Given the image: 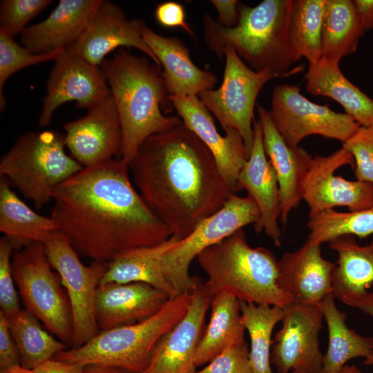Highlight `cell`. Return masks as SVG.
I'll return each instance as SVG.
<instances>
[{
    "label": "cell",
    "mask_w": 373,
    "mask_h": 373,
    "mask_svg": "<svg viewBox=\"0 0 373 373\" xmlns=\"http://www.w3.org/2000/svg\"><path fill=\"white\" fill-rule=\"evenodd\" d=\"M122 158L84 167L56 187L51 218L75 250L108 263L168 240V228L134 188Z\"/></svg>",
    "instance_id": "6da1fadb"
},
{
    "label": "cell",
    "mask_w": 373,
    "mask_h": 373,
    "mask_svg": "<svg viewBox=\"0 0 373 373\" xmlns=\"http://www.w3.org/2000/svg\"><path fill=\"white\" fill-rule=\"evenodd\" d=\"M128 166L149 209L182 239L232 193L210 150L183 122L147 137Z\"/></svg>",
    "instance_id": "7a4b0ae2"
},
{
    "label": "cell",
    "mask_w": 373,
    "mask_h": 373,
    "mask_svg": "<svg viewBox=\"0 0 373 373\" xmlns=\"http://www.w3.org/2000/svg\"><path fill=\"white\" fill-rule=\"evenodd\" d=\"M149 57L121 48L100 64L114 100L122 128L121 158L128 165L149 136L171 129L182 120L165 115L173 106L161 67Z\"/></svg>",
    "instance_id": "3957f363"
},
{
    "label": "cell",
    "mask_w": 373,
    "mask_h": 373,
    "mask_svg": "<svg viewBox=\"0 0 373 373\" xmlns=\"http://www.w3.org/2000/svg\"><path fill=\"white\" fill-rule=\"evenodd\" d=\"M291 5L292 0H264L253 7L240 3L238 22L231 28L207 14L202 19L205 42L219 59L229 47L255 71L269 69L276 77L287 75L300 59L289 39Z\"/></svg>",
    "instance_id": "277c9868"
},
{
    "label": "cell",
    "mask_w": 373,
    "mask_h": 373,
    "mask_svg": "<svg viewBox=\"0 0 373 373\" xmlns=\"http://www.w3.org/2000/svg\"><path fill=\"white\" fill-rule=\"evenodd\" d=\"M196 258L208 278L202 286L212 298L228 294L240 301L283 308L291 303L277 285L278 260L265 247H251L242 229Z\"/></svg>",
    "instance_id": "5b68a950"
},
{
    "label": "cell",
    "mask_w": 373,
    "mask_h": 373,
    "mask_svg": "<svg viewBox=\"0 0 373 373\" xmlns=\"http://www.w3.org/2000/svg\"><path fill=\"white\" fill-rule=\"evenodd\" d=\"M192 292L171 298L151 318L133 325L100 331L78 348H68L53 358L82 363L113 366L140 373L149 363L160 339L186 315Z\"/></svg>",
    "instance_id": "8992f818"
},
{
    "label": "cell",
    "mask_w": 373,
    "mask_h": 373,
    "mask_svg": "<svg viewBox=\"0 0 373 373\" xmlns=\"http://www.w3.org/2000/svg\"><path fill=\"white\" fill-rule=\"evenodd\" d=\"M66 146L60 132L28 131L1 157L0 176L40 209L53 200L57 186L84 168Z\"/></svg>",
    "instance_id": "52a82bcc"
},
{
    "label": "cell",
    "mask_w": 373,
    "mask_h": 373,
    "mask_svg": "<svg viewBox=\"0 0 373 373\" xmlns=\"http://www.w3.org/2000/svg\"><path fill=\"white\" fill-rule=\"evenodd\" d=\"M11 265L25 309L70 348L73 329L70 301L59 275L52 271L44 244L35 242L14 251Z\"/></svg>",
    "instance_id": "ba28073f"
},
{
    "label": "cell",
    "mask_w": 373,
    "mask_h": 373,
    "mask_svg": "<svg viewBox=\"0 0 373 373\" xmlns=\"http://www.w3.org/2000/svg\"><path fill=\"white\" fill-rule=\"evenodd\" d=\"M259 218V209L250 196L232 193L218 211L202 221L164 254L160 262L164 276L180 294L193 291L203 284L200 278L189 274L193 259L236 231L254 224Z\"/></svg>",
    "instance_id": "9c48e42d"
},
{
    "label": "cell",
    "mask_w": 373,
    "mask_h": 373,
    "mask_svg": "<svg viewBox=\"0 0 373 373\" xmlns=\"http://www.w3.org/2000/svg\"><path fill=\"white\" fill-rule=\"evenodd\" d=\"M224 57L225 66L220 87L205 90L198 97L224 130L231 128L239 133L249 157L254 142L256 99L263 86L277 77L269 69L254 70L231 48L224 50Z\"/></svg>",
    "instance_id": "30bf717a"
},
{
    "label": "cell",
    "mask_w": 373,
    "mask_h": 373,
    "mask_svg": "<svg viewBox=\"0 0 373 373\" xmlns=\"http://www.w3.org/2000/svg\"><path fill=\"white\" fill-rule=\"evenodd\" d=\"M44 244L48 261L58 273L70 301L73 329L70 348H78L100 332L95 317V300L107 263L93 261L84 265L78 253L59 231Z\"/></svg>",
    "instance_id": "8fae6325"
},
{
    "label": "cell",
    "mask_w": 373,
    "mask_h": 373,
    "mask_svg": "<svg viewBox=\"0 0 373 373\" xmlns=\"http://www.w3.org/2000/svg\"><path fill=\"white\" fill-rule=\"evenodd\" d=\"M268 111L277 131L291 148L298 146L303 139L313 135L344 143L360 127L346 113L309 100L296 85H276Z\"/></svg>",
    "instance_id": "7c38bea8"
},
{
    "label": "cell",
    "mask_w": 373,
    "mask_h": 373,
    "mask_svg": "<svg viewBox=\"0 0 373 373\" xmlns=\"http://www.w3.org/2000/svg\"><path fill=\"white\" fill-rule=\"evenodd\" d=\"M345 165L353 167L354 158L343 146L329 155L312 157L301 184L309 217L336 207H345L353 211L373 206V182L348 180L335 175Z\"/></svg>",
    "instance_id": "4fadbf2b"
},
{
    "label": "cell",
    "mask_w": 373,
    "mask_h": 373,
    "mask_svg": "<svg viewBox=\"0 0 373 373\" xmlns=\"http://www.w3.org/2000/svg\"><path fill=\"white\" fill-rule=\"evenodd\" d=\"M323 314L319 305L291 303L284 307L282 327L273 341L271 363L277 373L300 370L320 373L324 354L318 334Z\"/></svg>",
    "instance_id": "5bb4252c"
},
{
    "label": "cell",
    "mask_w": 373,
    "mask_h": 373,
    "mask_svg": "<svg viewBox=\"0 0 373 373\" xmlns=\"http://www.w3.org/2000/svg\"><path fill=\"white\" fill-rule=\"evenodd\" d=\"M46 90L39 117L41 127L49 124L55 110L66 102L75 101L77 107L88 111L111 95L101 67L68 49L55 60Z\"/></svg>",
    "instance_id": "9a60e30c"
},
{
    "label": "cell",
    "mask_w": 373,
    "mask_h": 373,
    "mask_svg": "<svg viewBox=\"0 0 373 373\" xmlns=\"http://www.w3.org/2000/svg\"><path fill=\"white\" fill-rule=\"evenodd\" d=\"M146 26L144 19H129L115 3L102 0L84 32L67 49L90 64L100 66L106 56L113 50L133 47L160 66L158 59L144 39L143 32Z\"/></svg>",
    "instance_id": "2e32d148"
},
{
    "label": "cell",
    "mask_w": 373,
    "mask_h": 373,
    "mask_svg": "<svg viewBox=\"0 0 373 373\" xmlns=\"http://www.w3.org/2000/svg\"><path fill=\"white\" fill-rule=\"evenodd\" d=\"M66 146L72 157L90 167L121 155L122 134L111 94L84 116L64 124Z\"/></svg>",
    "instance_id": "e0dca14e"
},
{
    "label": "cell",
    "mask_w": 373,
    "mask_h": 373,
    "mask_svg": "<svg viewBox=\"0 0 373 373\" xmlns=\"http://www.w3.org/2000/svg\"><path fill=\"white\" fill-rule=\"evenodd\" d=\"M169 99L185 126L210 150L221 176L232 193L240 190L238 178L248 155L239 133L227 128L225 135H221L211 113L198 96H169Z\"/></svg>",
    "instance_id": "ac0fdd59"
},
{
    "label": "cell",
    "mask_w": 373,
    "mask_h": 373,
    "mask_svg": "<svg viewBox=\"0 0 373 373\" xmlns=\"http://www.w3.org/2000/svg\"><path fill=\"white\" fill-rule=\"evenodd\" d=\"M202 285L192 291L186 315L160 339L148 365L140 373H189L196 370V347L213 299Z\"/></svg>",
    "instance_id": "d6986e66"
},
{
    "label": "cell",
    "mask_w": 373,
    "mask_h": 373,
    "mask_svg": "<svg viewBox=\"0 0 373 373\" xmlns=\"http://www.w3.org/2000/svg\"><path fill=\"white\" fill-rule=\"evenodd\" d=\"M321 245L305 241L278 261L277 285L293 304L319 305L333 293L332 272L336 263L323 257Z\"/></svg>",
    "instance_id": "ffe728a7"
},
{
    "label": "cell",
    "mask_w": 373,
    "mask_h": 373,
    "mask_svg": "<svg viewBox=\"0 0 373 373\" xmlns=\"http://www.w3.org/2000/svg\"><path fill=\"white\" fill-rule=\"evenodd\" d=\"M169 295L144 283L99 285L95 300V317L99 331L145 321L159 312Z\"/></svg>",
    "instance_id": "44dd1931"
},
{
    "label": "cell",
    "mask_w": 373,
    "mask_h": 373,
    "mask_svg": "<svg viewBox=\"0 0 373 373\" xmlns=\"http://www.w3.org/2000/svg\"><path fill=\"white\" fill-rule=\"evenodd\" d=\"M254 142L250 155L241 169L238 183L256 203L260 218L254 224L256 232L264 231L277 247L281 245L278 220L280 214V191L276 173L266 155L262 126L254 121Z\"/></svg>",
    "instance_id": "7402d4cb"
},
{
    "label": "cell",
    "mask_w": 373,
    "mask_h": 373,
    "mask_svg": "<svg viewBox=\"0 0 373 373\" xmlns=\"http://www.w3.org/2000/svg\"><path fill=\"white\" fill-rule=\"evenodd\" d=\"M262 130L264 149L277 176L280 201V220L285 225L291 211L303 200L301 184L312 156L304 149L291 148L275 127L269 111L260 104L256 108Z\"/></svg>",
    "instance_id": "603a6c76"
},
{
    "label": "cell",
    "mask_w": 373,
    "mask_h": 373,
    "mask_svg": "<svg viewBox=\"0 0 373 373\" xmlns=\"http://www.w3.org/2000/svg\"><path fill=\"white\" fill-rule=\"evenodd\" d=\"M143 37L163 68L162 75L169 96H198L213 89L217 76L193 62L189 49L182 40L160 35L147 26Z\"/></svg>",
    "instance_id": "cb8c5ba5"
},
{
    "label": "cell",
    "mask_w": 373,
    "mask_h": 373,
    "mask_svg": "<svg viewBox=\"0 0 373 373\" xmlns=\"http://www.w3.org/2000/svg\"><path fill=\"white\" fill-rule=\"evenodd\" d=\"M102 0H60L48 17L21 34L23 46L37 53L67 49L84 32Z\"/></svg>",
    "instance_id": "d4e9b609"
},
{
    "label": "cell",
    "mask_w": 373,
    "mask_h": 373,
    "mask_svg": "<svg viewBox=\"0 0 373 373\" xmlns=\"http://www.w3.org/2000/svg\"><path fill=\"white\" fill-rule=\"evenodd\" d=\"M305 79L308 93L334 99L360 126L373 125V99L345 77L338 61L321 57L309 64Z\"/></svg>",
    "instance_id": "484cf974"
},
{
    "label": "cell",
    "mask_w": 373,
    "mask_h": 373,
    "mask_svg": "<svg viewBox=\"0 0 373 373\" xmlns=\"http://www.w3.org/2000/svg\"><path fill=\"white\" fill-rule=\"evenodd\" d=\"M182 238L171 236L150 247L129 250L107 263L100 285L108 283H144L166 293L170 298L180 294L164 276L160 262L164 254Z\"/></svg>",
    "instance_id": "4316f807"
},
{
    "label": "cell",
    "mask_w": 373,
    "mask_h": 373,
    "mask_svg": "<svg viewBox=\"0 0 373 373\" xmlns=\"http://www.w3.org/2000/svg\"><path fill=\"white\" fill-rule=\"evenodd\" d=\"M58 231L52 218L39 214L11 189L10 182L0 178V231L15 251L35 242L44 243Z\"/></svg>",
    "instance_id": "83f0119b"
},
{
    "label": "cell",
    "mask_w": 373,
    "mask_h": 373,
    "mask_svg": "<svg viewBox=\"0 0 373 373\" xmlns=\"http://www.w3.org/2000/svg\"><path fill=\"white\" fill-rule=\"evenodd\" d=\"M208 325L195 350V365L211 361L227 348L244 342L246 330L241 318L240 300L228 294L213 297Z\"/></svg>",
    "instance_id": "f1b7e54d"
},
{
    "label": "cell",
    "mask_w": 373,
    "mask_h": 373,
    "mask_svg": "<svg viewBox=\"0 0 373 373\" xmlns=\"http://www.w3.org/2000/svg\"><path fill=\"white\" fill-rule=\"evenodd\" d=\"M338 254L332 272V291L340 300L365 292L373 284V238L367 245H359L355 236L345 235L329 242Z\"/></svg>",
    "instance_id": "f546056e"
},
{
    "label": "cell",
    "mask_w": 373,
    "mask_h": 373,
    "mask_svg": "<svg viewBox=\"0 0 373 373\" xmlns=\"http://www.w3.org/2000/svg\"><path fill=\"white\" fill-rule=\"evenodd\" d=\"M333 293L320 303L327 323L329 343L320 373H339L346 363L356 357L373 358V337L360 335L345 324L346 314L337 308Z\"/></svg>",
    "instance_id": "4dcf8cb0"
},
{
    "label": "cell",
    "mask_w": 373,
    "mask_h": 373,
    "mask_svg": "<svg viewBox=\"0 0 373 373\" xmlns=\"http://www.w3.org/2000/svg\"><path fill=\"white\" fill-rule=\"evenodd\" d=\"M352 0H326L322 35L321 57L340 62L354 53L363 35Z\"/></svg>",
    "instance_id": "1f68e13d"
},
{
    "label": "cell",
    "mask_w": 373,
    "mask_h": 373,
    "mask_svg": "<svg viewBox=\"0 0 373 373\" xmlns=\"http://www.w3.org/2000/svg\"><path fill=\"white\" fill-rule=\"evenodd\" d=\"M6 318L23 367L32 370L68 349L64 343L44 329L39 320L25 309Z\"/></svg>",
    "instance_id": "d6a6232c"
},
{
    "label": "cell",
    "mask_w": 373,
    "mask_h": 373,
    "mask_svg": "<svg viewBox=\"0 0 373 373\" xmlns=\"http://www.w3.org/2000/svg\"><path fill=\"white\" fill-rule=\"evenodd\" d=\"M242 323L250 338L249 356L253 373H273L271 367V334L281 321L284 308L240 300Z\"/></svg>",
    "instance_id": "836d02e7"
},
{
    "label": "cell",
    "mask_w": 373,
    "mask_h": 373,
    "mask_svg": "<svg viewBox=\"0 0 373 373\" xmlns=\"http://www.w3.org/2000/svg\"><path fill=\"white\" fill-rule=\"evenodd\" d=\"M326 0H292L289 39L296 54L309 64L321 58V35Z\"/></svg>",
    "instance_id": "e575fe53"
},
{
    "label": "cell",
    "mask_w": 373,
    "mask_h": 373,
    "mask_svg": "<svg viewBox=\"0 0 373 373\" xmlns=\"http://www.w3.org/2000/svg\"><path fill=\"white\" fill-rule=\"evenodd\" d=\"M307 227L310 243L321 245L345 235L365 238L373 235V206L347 212L329 209L309 217Z\"/></svg>",
    "instance_id": "d590c367"
},
{
    "label": "cell",
    "mask_w": 373,
    "mask_h": 373,
    "mask_svg": "<svg viewBox=\"0 0 373 373\" xmlns=\"http://www.w3.org/2000/svg\"><path fill=\"white\" fill-rule=\"evenodd\" d=\"M66 49L37 54L19 44L14 38L0 32V107H6V101L2 94L5 83L16 72L30 66L55 61Z\"/></svg>",
    "instance_id": "8d00e7d4"
},
{
    "label": "cell",
    "mask_w": 373,
    "mask_h": 373,
    "mask_svg": "<svg viewBox=\"0 0 373 373\" xmlns=\"http://www.w3.org/2000/svg\"><path fill=\"white\" fill-rule=\"evenodd\" d=\"M51 0H3L0 3V32L14 38L44 10Z\"/></svg>",
    "instance_id": "74e56055"
},
{
    "label": "cell",
    "mask_w": 373,
    "mask_h": 373,
    "mask_svg": "<svg viewBox=\"0 0 373 373\" xmlns=\"http://www.w3.org/2000/svg\"><path fill=\"white\" fill-rule=\"evenodd\" d=\"M354 158L356 180L373 182V125L360 126L342 145Z\"/></svg>",
    "instance_id": "f35d334b"
},
{
    "label": "cell",
    "mask_w": 373,
    "mask_h": 373,
    "mask_svg": "<svg viewBox=\"0 0 373 373\" xmlns=\"http://www.w3.org/2000/svg\"><path fill=\"white\" fill-rule=\"evenodd\" d=\"M14 249L6 238L0 240V311L6 316L17 312L20 308L12 271Z\"/></svg>",
    "instance_id": "ab89813d"
},
{
    "label": "cell",
    "mask_w": 373,
    "mask_h": 373,
    "mask_svg": "<svg viewBox=\"0 0 373 373\" xmlns=\"http://www.w3.org/2000/svg\"><path fill=\"white\" fill-rule=\"evenodd\" d=\"M197 373H253L248 344L245 341L227 348Z\"/></svg>",
    "instance_id": "60d3db41"
},
{
    "label": "cell",
    "mask_w": 373,
    "mask_h": 373,
    "mask_svg": "<svg viewBox=\"0 0 373 373\" xmlns=\"http://www.w3.org/2000/svg\"><path fill=\"white\" fill-rule=\"evenodd\" d=\"M154 15L160 26L165 28H181L194 38L193 30L186 21L185 9L181 3L173 1L162 2L157 5Z\"/></svg>",
    "instance_id": "b9f144b4"
},
{
    "label": "cell",
    "mask_w": 373,
    "mask_h": 373,
    "mask_svg": "<svg viewBox=\"0 0 373 373\" xmlns=\"http://www.w3.org/2000/svg\"><path fill=\"white\" fill-rule=\"evenodd\" d=\"M21 365L17 344L11 334L6 316L0 311V369Z\"/></svg>",
    "instance_id": "7bdbcfd3"
},
{
    "label": "cell",
    "mask_w": 373,
    "mask_h": 373,
    "mask_svg": "<svg viewBox=\"0 0 373 373\" xmlns=\"http://www.w3.org/2000/svg\"><path fill=\"white\" fill-rule=\"evenodd\" d=\"M218 13L217 23L227 28L235 27L239 18V3L237 0H210Z\"/></svg>",
    "instance_id": "ee69618b"
},
{
    "label": "cell",
    "mask_w": 373,
    "mask_h": 373,
    "mask_svg": "<svg viewBox=\"0 0 373 373\" xmlns=\"http://www.w3.org/2000/svg\"><path fill=\"white\" fill-rule=\"evenodd\" d=\"M84 366L79 363L52 358L30 370L32 373H83Z\"/></svg>",
    "instance_id": "f6af8a7d"
},
{
    "label": "cell",
    "mask_w": 373,
    "mask_h": 373,
    "mask_svg": "<svg viewBox=\"0 0 373 373\" xmlns=\"http://www.w3.org/2000/svg\"><path fill=\"white\" fill-rule=\"evenodd\" d=\"M341 301L373 316V291H366L362 294L351 295ZM363 364L373 365V358L369 361H364Z\"/></svg>",
    "instance_id": "bcb514c9"
},
{
    "label": "cell",
    "mask_w": 373,
    "mask_h": 373,
    "mask_svg": "<svg viewBox=\"0 0 373 373\" xmlns=\"http://www.w3.org/2000/svg\"><path fill=\"white\" fill-rule=\"evenodd\" d=\"M364 32L373 29V0H353Z\"/></svg>",
    "instance_id": "7dc6e473"
},
{
    "label": "cell",
    "mask_w": 373,
    "mask_h": 373,
    "mask_svg": "<svg viewBox=\"0 0 373 373\" xmlns=\"http://www.w3.org/2000/svg\"><path fill=\"white\" fill-rule=\"evenodd\" d=\"M83 373H131L123 369L100 364H88L83 370Z\"/></svg>",
    "instance_id": "c3c4849f"
},
{
    "label": "cell",
    "mask_w": 373,
    "mask_h": 373,
    "mask_svg": "<svg viewBox=\"0 0 373 373\" xmlns=\"http://www.w3.org/2000/svg\"><path fill=\"white\" fill-rule=\"evenodd\" d=\"M0 373H32V372L30 370L19 365L12 367L0 369Z\"/></svg>",
    "instance_id": "681fc988"
},
{
    "label": "cell",
    "mask_w": 373,
    "mask_h": 373,
    "mask_svg": "<svg viewBox=\"0 0 373 373\" xmlns=\"http://www.w3.org/2000/svg\"><path fill=\"white\" fill-rule=\"evenodd\" d=\"M339 373H362V372L355 365H345L341 368Z\"/></svg>",
    "instance_id": "f907efd6"
},
{
    "label": "cell",
    "mask_w": 373,
    "mask_h": 373,
    "mask_svg": "<svg viewBox=\"0 0 373 373\" xmlns=\"http://www.w3.org/2000/svg\"><path fill=\"white\" fill-rule=\"evenodd\" d=\"M289 373H309V372L300 371V370H293V371H291Z\"/></svg>",
    "instance_id": "816d5d0a"
},
{
    "label": "cell",
    "mask_w": 373,
    "mask_h": 373,
    "mask_svg": "<svg viewBox=\"0 0 373 373\" xmlns=\"http://www.w3.org/2000/svg\"><path fill=\"white\" fill-rule=\"evenodd\" d=\"M189 373H197V370H195V371H193V372H191Z\"/></svg>",
    "instance_id": "f5cc1de1"
}]
</instances>
